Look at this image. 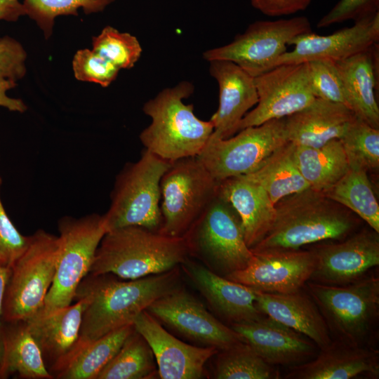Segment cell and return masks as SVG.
<instances>
[{
    "mask_svg": "<svg viewBox=\"0 0 379 379\" xmlns=\"http://www.w3.org/2000/svg\"><path fill=\"white\" fill-rule=\"evenodd\" d=\"M218 194L238 214L245 241L252 248L265 237L275 219V205L268 194L242 175L219 182Z\"/></svg>",
    "mask_w": 379,
    "mask_h": 379,
    "instance_id": "d4e9b609",
    "label": "cell"
},
{
    "mask_svg": "<svg viewBox=\"0 0 379 379\" xmlns=\"http://www.w3.org/2000/svg\"><path fill=\"white\" fill-rule=\"evenodd\" d=\"M218 185L197 157L171 162L160 182L159 232L184 237L218 194Z\"/></svg>",
    "mask_w": 379,
    "mask_h": 379,
    "instance_id": "9c48e42d",
    "label": "cell"
},
{
    "mask_svg": "<svg viewBox=\"0 0 379 379\" xmlns=\"http://www.w3.org/2000/svg\"><path fill=\"white\" fill-rule=\"evenodd\" d=\"M153 352L135 328L96 379H145L157 371Z\"/></svg>",
    "mask_w": 379,
    "mask_h": 379,
    "instance_id": "d6a6232c",
    "label": "cell"
},
{
    "mask_svg": "<svg viewBox=\"0 0 379 379\" xmlns=\"http://www.w3.org/2000/svg\"><path fill=\"white\" fill-rule=\"evenodd\" d=\"M170 164L146 149L138 161L126 164L116 177L111 203L104 214L108 231L128 226L159 231L160 182Z\"/></svg>",
    "mask_w": 379,
    "mask_h": 379,
    "instance_id": "8992f818",
    "label": "cell"
},
{
    "mask_svg": "<svg viewBox=\"0 0 379 379\" xmlns=\"http://www.w3.org/2000/svg\"><path fill=\"white\" fill-rule=\"evenodd\" d=\"M184 237L190 253L198 254L224 277L244 269L253 257L238 214L218 194Z\"/></svg>",
    "mask_w": 379,
    "mask_h": 379,
    "instance_id": "30bf717a",
    "label": "cell"
},
{
    "mask_svg": "<svg viewBox=\"0 0 379 379\" xmlns=\"http://www.w3.org/2000/svg\"><path fill=\"white\" fill-rule=\"evenodd\" d=\"M133 329V324H130L95 340L77 341L69 352L53 364V378L96 379Z\"/></svg>",
    "mask_w": 379,
    "mask_h": 379,
    "instance_id": "83f0119b",
    "label": "cell"
},
{
    "mask_svg": "<svg viewBox=\"0 0 379 379\" xmlns=\"http://www.w3.org/2000/svg\"><path fill=\"white\" fill-rule=\"evenodd\" d=\"M294 147L293 143L288 142L255 171L242 175L260 185L274 205L287 196L310 188L297 166Z\"/></svg>",
    "mask_w": 379,
    "mask_h": 379,
    "instance_id": "f546056e",
    "label": "cell"
},
{
    "mask_svg": "<svg viewBox=\"0 0 379 379\" xmlns=\"http://www.w3.org/2000/svg\"><path fill=\"white\" fill-rule=\"evenodd\" d=\"M306 62L310 89L314 96L346 105L343 87L335 62L312 60Z\"/></svg>",
    "mask_w": 379,
    "mask_h": 379,
    "instance_id": "74e56055",
    "label": "cell"
},
{
    "mask_svg": "<svg viewBox=\"0 0 379 379\" xmlns=\"http://www.w3.org/2000/svg\"><path fill=\"white\" fill-rule=\"evenodd\" d=\"M230 327L272 366L298 365L313 359L319 352L307 337L265 315Z\"/></svg>",
    "mask_w": 379,
    "mask_h": 379,
    "instance_id": "d6986e66",
    "label": "cell"
},
{
    "mask_svg": "<svg viewBox=\"0 0 379 379\" xmlns=\"http://www.w3.org/2000/svg\"><path fill=\"white\" fill-rule=\"evenodd\" d=\"M379 0H339L318 22L326 27L347 20L357 21L378 13Z\"/></svg>",
    "mask_w": 379,
    "mask_h": 379,
    "instance_id": "60d3db41",
    "label": "cell"
},
{
    "mask_svg": "<svg viewBox=\"0 0 379 379\" xmlns=\"http://www.w3.org/2000/svg\"><path fill=\"white\" fill-rule=\"evenodd\" d=\"M244 269L224 277L268 293H290L303 289L315 266L313 251L272 250L253 252Z\"/></svg>",
    "mask_w": 379,
    "mask_h": 379,
    "instance_id": "9a60e30c",
    "label": "cell"
},
{
    "mask_svg": "<svg viewBox=\"0 0 379 379\" xmlns=\"http://www.w3.org/2000/svg\"><path fill=\"white\" fill-rule=\"evenodd\" d=\"M312 359L289 366L287 379H350L379 376V351L370 345H352L332 340Z\"/></svg>",
    "mask_w": 379,
    "mask_h": 379,
    "instance_id": "44dd1931",
    "label": "cell"
},
{
    "mask_svg": "<svg viewBox=\"0 0 379 379\" xmlns=\"http://www.w3.org/2000/svg\"><path fill=\"white\" fill-rule=\"evenodd\" d=\"M87 304L86 298H78L73 305L46 312H39L23 321L43 357H48L54 363L71 351L79 339Z\"/></svg>",
    "mask_w": 379,
    "mask_h": 379,
    "instance_id": "4316f807",
    "label": "cell"
},
{
    "mask_svg": "<svg viewBox=\"0 0 379 379\" xmlns=\"http://www.w3.org/2000/svg\"><path fill=\"white\" fill-rule=\"evenodd\" d=\"M1 334L0 379L13 374L27 379H52L42 352L23 321Z\"/></svg>",
    "mask_w": 379,
    "mask_h": 379,
    "instance_id": "f1b7e54d",
    "label": "cell"
},
{
    "mask_svg": "<svg viewBox=\"0 0 379 379\" xmlns=\"http://www.w3.org/2000/svg\"><path fill=\"white\" fill-rule=\"evenodd\" d=\"M115 0H22L26 15L35 21L46 39L52 33L55 19L60 15H77L82 8L86 14L103 11Z\"/></svg>",
    "mask_w": 379,
    "mask_h": 379,
    "instance_id": "d590c367",
    "label": "cell"
},
{
    "mask_svg": "<svg viewBox=\"0 0 379 379\" xmlns=\"http://www.w3.org/2000/svg\"><path fill=\"white\" fill-rule=\"evenodd\" d=\"M214 378L217 379H277L279 373L245 342L216 354Z\"/></svg>",
    "mask_w": 379,
    "mask_h": 379,
    "instance_id": "836d02e7",
    "label": "cell"
},
{
    "mask_svg": "<svg viewBox=\"0 0 379 379\" xmlns=\"http://www.w3.org/2000/svg\"><path fill=\"white\" fill-rule=\"evenodd\" d=\"M60 251L56 271L44 305L49 312L72 304L76 291L89 273L96 250L108 232L104 215L65 216L58 221Z\"/></svg>",
    "mask_w": 379,
    "mask_h": 379,
    "instance_id": "ba28073f",
    "label": "cell"
},
{
    "mask_svg": "<svg viewBox=\"0 0 379 379\" xmlns=\"http://www.w3.org/2000/svg\"><path fill=\"white\" fill-rule=\"evenodd\" d=\"M318 307L332 340L369 345L379 317V278L364 277L342 286L308 281L304 288Z\"/></svg>",
    "mask_w": 379,
    "mask_h": 379,
    "instance_id": "5b68a950",
    "label": "cell"
},
{
    "mask_svg": "<svg viewBox=\"0 0 379 379\" xmlns=\"http://www.w3.org/2000/svg\"><path fill=\"white\" fill-rule=\"evenodd\" d=\"M92 50L118 69H131L140 59L142 47L138 39L111 26L92 38Z\"/></svg>",
    "mask_w": 379,
    "mask_h": 379,
    "instance_id": "8d00e7d4",
    "label": "cell"
},
{
    "mask_svg": "<svg viewBox=\"0 0 379 379\" xmlns=\"http://www.w3.org/2000/svg\"><path fill=\"white\" fill-rule=\"evenodd\" d=\"M355 114L345 105L316 98L304 109L284 118L288 141L319 147L340 139Z\"/></svg>",
    "mask_w": 379,
    "mask_h": 379,
    "instance_id": "7402d4cb",
    "label": "cell"
},
{
    "mask_svg": "<svg viewBox=\"0 0 379 379\" xmlns=\"http://www.w3.org/2000/svg\"><path fill=\"white\" fill-rule=\"evenodd\" d=\"M209 72L219 88V105L210 121L213 138L225 139L238 132L239 125L258 101L255 78L227 60L210 61Z\"/></svg>",
    "mask_w": 379,
    "mask_h": 379,
    "instance_id": "ffe728a7",
    "label": "cell"
},
{
    "mask_svg": "<svg viewBox=\"0 0 379 379\" xmlns=\"http://www.w3.org/2000/svg\"><path fill=\"white\" fill-rule=\"evenodd\" d=\"M74 77L81 81L93 82L107 87L117 77L119 69L92 49L77 51L72 60Z\"/></svg>",
    "mask_w": 379,
    "mask_h": 379,
    "instance_id": "f35d334b",
    "label": "cell"
},
{
    "mask_svg": "<svg viewBox=\"0 0 379 379\" xmlns=\"http://www.w3.org/2000/svg\"><path fill=\"white\" fill-rule=\"evenodd\" d=\"M133 327L150 346L162 379H198L207 361L219 350L183 343L169 333L147 310L134 320Z\"/></svg>",
    "mask_w": 379,
    "mask_h": 379,
    "instance_id": "ac0fdd59",
    "label": "cell"
},
{
    "mask_svg": "<svg viewBox=\"0 0 379 379\" xmlns=\"http://www.w3.org/2000/svg\"><path fill=\"white\" fill-rule=\"evenodd\" d=\"M193 91L191 83L182 81L144 104L142 110L152 119L140 134L145 149L169 162L201 153L213 133V125L210 120L199 119L193 105L183 102Z\"/></svg>",
    "mask_w": 379,
    "mask_h": 379,
    "instance_id": "277c9868",
    "label": "cell"
},
{
    "mask_svg": "<svg viewBox=\"0 0 379 379\" xmlns=\"http://www.w3.org/2000/svg\"><path fill=\"white\" fill-rule=\"evenodd\" d=\"M378 41L379 12L328 35L312 31L295 37L289 43L293 50L285 52L276 66L312 60L338 62L369 49Z\"/></svg>",
    "mask_w": 379,
    "mask_h": 379,
    "instance_id": "e0dca14e",
    "label": "cell"
},
{
    "mask_svg": "<svg viewBox=\"0 0 379 379\" xmlns=\"http://www.w3.org/2000/svg\"><path fill=\"white\" fill-rule=\"evenodd\" d=\"M255 305L262 314L303 334L319 349L332 340L318 307L303 289L290 293L255 291Z\"/></svg>",
    "mask_w": 379,
    "mask_h": 379,
    "instance_id": "cb8c5ba5",
    "label": "cell"
},
{
    "mask_svg": "<svg viewBox=\"0 0 379 379\" xmlns=\"http://www.w3.org/2000/svg\"><path fill=\"white\" fill-rule=\"evenodd\" d=\"M189 254L184 237H170L138 226L124 227L105 234L88 274L135 279L170 271L185 262Z\"/></svg>",
    "mask_w": 379,
    "mask_h": 379,
    "instance_id": "3957f363",
    "label": "cell"
},
{
    "mask_svg": "<svg viewBox=\"0 0 379 379\" xmlns=\"http://www.w3.org/2000/svg\"><path fill=\"white\" fill-rule=\"evenodd\" d=\"M26 15L20 0H0V20L14 22Z\"/></svg>",
    "mask_w": 379,
    "mask_h": 379,
    "instance_id": "f6af8a7d",
    "label": "cell"
},
{
    "mask_svg": "<svg viewBox=\"0 0 379 379\" xmlns=\"http://www.w3.org/2000/svg\"><path fill=\"white\" fill-rule=\"evenodd\" d=\"M294 158L310 188L320 192L333 185L350 168L339 139L319 147L295 145Z\"/></svg>",
    "mask_w": 379,
    "mask_h": 379,
    "instance_id": "4dcf8cb0",
    "label": "cell"
},
{
    "mask_svg": "<svg viewBox=\"0 0 379 379\" xmlns=\"http://www.w3.org/2000/svg\"><path fill=\"white\" fill-rule=\"evenodd\" d=\"M349 167L366 172L379 167V128L355 117L339 139Z\"/></svg>",
    "mask_w": 379,
    "mask_h": 379,
    "instance_id": "e575fe53",
    "label": "cell"
},
{
    "mask_svg": "<svg viewBox=\"0 0 379 379\" xmlns=\"http://www.w3.org/2000/svg\"><path fill=\"white\" fill-rule=\"evenodd\" d=\"M312 32L309 19L295 16L288 19L258 20L237 35L230 43L204 53V58L235 63L253 77L276 66L295 37Z\"/></svg>",
    "mask_w": 379,
    "mask_h": 379,
    "instance_id": "8fae6325",
    "label": "cell"
},
{
    "mask_svg": "<svg viewBox=\"0 0 379 379\" xmlns=\"http://www.w3.org/2000/svg\"><path fill=\"white\" fill-rule=\"evenodd\" d=\"M59 251L58 236L44 230L30 235L28 247L11 268L2 320L25 321L42 309L54 279Z\"/></svg>",
    "mask_w": 379,
    "mask_h": 379,
    "instance_id": "52a82bcc",
    "label": "cell"
},
{
    "mask_svg": "<svg viewBox=\"0 0 379 379\" xmlns=\"http://www.w3.org/2000/svg\"><path fill=\"white\" fill-rule=\"evenodd\" d=\"M11 270L0 266V357H1V321L2 320L3 302H4L6 287H7L8 280L11 276Z\"/></svg>",
    "mask_w": 379,
    "mask_h": 379,
    "instance_id": "bcb514c9",
    "label": "cell"
},
{
    "mask_svg": "<svg viewBox=\"0 0 379 379\" xmlns=\"http://www.w3.org/2000/svg\"><path fill=\"white\" fill-rule=\"evenodd\" d=\"M16 86V82L6 79H0V107L11 112H25L27 107L21 99L13 98L6 95V91Z\"/></svg>",
    "mask_w": 379,
    "mask_h": 379,
    "instance_id": "ee69618b",
    "label": "cell"
},
{
    "mask_svg": "<svg viewBox=\"0 0 379 379\" xmlns=\"http://www.w3.org/2000/svg\"><path fill=\"white\" fill-rule=\"evenodd\" d=\"M315 266L310 281L342 286L357 281L379 265V232L364 229L346 240L313 250Z\"/></svg>",
    "mask_w": 379,
    "mask_h": 379,
    "instance_id": "2e32d148",
    "label": "cell"
},
{
    "mask_svg": "<svg viewBox=\"0 0 379 379\" xmlns=\"http://www.w3.org/2000/svg\"><path fill=\"white\" fill-rule=\"evenodd\" d=\"M146 310L187 338L219 350L241 337L212 315L198 300L178 286L153 302Z\"/></svg>",
    "mask_w": 379,
    "mask_h": 379,
    "instance_id": "5bb4252c",
    "label": "cell"
},
{
    "mask_svg": "<svg viewBox=\"0 0 379 379\" xmlns=\"http://www.w3.org/2000/svg\"><path fill=\"white\" fill-rule=\"evenodd\" d=\"M0 175V266L11 270L28 247L30 236L22 235L8 215L1 198Z\"/></svg>",
    "mask_w": 379,
    "mask_h": 379,
    "instance_id": "ab89813d",
    "label": "cell"
},
{
    "mask_svg": "<svg viewBox=\"0 0 379 379\" xmlns=\"http://www.w3.org/2000/svg\"><path fill=\"white\" fill-rule=\"evenodd\" d=\"M312 0H250L251 6L268 17H281L305 11Z\"/></svg>",
    "mask_w": 379,
    "mask_h": 379,
    "instance_id": "7bdbcfd3",
    "label": "cell"
},
{
    "mask_svg": "<svg viewBox=\"0 0 379 379\" xmlns=\"http://www.w3.org/2000/svg\"><path fill=\"white\" fill-rule=\"evenodd\" d=\"M258 101L241 121L238 131L284 119L310 105L312 93L307 62L286 64L255 77Z\"/></svg>",
    "mask_w": 379,
    "mask_h": 379,
    "instance_id": "4fadbf2b",
    "label": "cell"
},
{
    "mask_svg": "<svg viewBox=\"0 0 379 379\" xmlns=\"http://www.w3.org/2000/svg\"><path fill=\"white\" fill-rule=\"evenodd\" d=\"M178 269L135 279L119 280L111 274H87L79 284L74 299L85 297L77 341L97 340L135 318L155 300L178 286Z\"/></svg>",
    "mask_w": 379,
    "mask_h": 379,
    "instance_id": "6da1fadb",
    "label": "cell"
},
{
    "mask_svg": "<svg viewBox=\"0 0 379 379\" xmlns=\"http://www.w3.org/2000/svg\"><path fill=\"white\" fill-rule=\"evenodd\" d=\"M321 193L379 232V205L366 171L349 168L338 182Z\"/></svg>",
    "mask_w": 379,
    "mask_h": 379,
    "instance_id": "1f68e13d",
    "label": "cell"
},
{
    "mask_svg": "<svg viewBox=\"0 0 379 379\" xmlns=\"http://www.w3.org/2000/svg\"><path fill=\"white\" fill-rule=\"evenodd\" d=\"M284 118L244 128L225 139L209 138L197 156L218 182L255 171L288 142Z\"/></svg>",
    "mask_w": 379,
    "mask_h": 379,
    "instance_id": "7c38bea8",
    "label": "cell"
},
{
    "mask_svg": "<svg viewBox=\"0 0 379 379\" xmlns=\"http://www.w3.org/2000/svg\"><path fill=\"white\" fill-rule=\"evenodd\" d=\"M189 276L213 309L231 324L257 319L255 291L221 277L206 267L188 262Z\"/></svg>",
    "mask_w": 379,
    "mask_h": 379,
    "instance_id": "484cf974",
    "label": "cell"
},
{
    "mask_svg": "<svg viewBox=\"0 0 379 379\" xmlns=\"http://www.w3.org/2000/svg\"><path fill=\"white\" fill-rule=\"evenodd\" d=\"M27 53L15 39L5 36L0 38V79L17 81L26 74Z\"/></svg>",
    "mask_w": 379,
    "mask_h": 379,
    "instance_id": "b9f144b4",
    "label": "cell"
},
{
    "mask_svg": "<svg viewBox=\"0 0 379 379\" xmlns=\"http://www.w3.org/2000/svg\"><path fill=\"white\" fill-rule=\"evenodd\" d=\"M342 206L310 188L275 204L274 223L252 252L295 250L328 239L345 238L359 221Z\"/></svg>",
    "mask_w": 379,
    "mask_h": 379,
    "instance_id": "7a4b0ae2",
    "label": "cell"
},
{
    "mask_svg": "<svg viewBox=\"0 0 379 379\" xmlns=\"http://www.w3.org/2000/svg\"><path fill=\"white\" fill-rule=\"evenodd\" d=\"M347 107L357 117L379 128L376 100L378 44L350 58L335 62Z\"/></svg>",
    "mask_w": 379,
    "mask_h": 379,
    "instance_id": "603a6c76",
    "label": "cell"
}]
</instances>
